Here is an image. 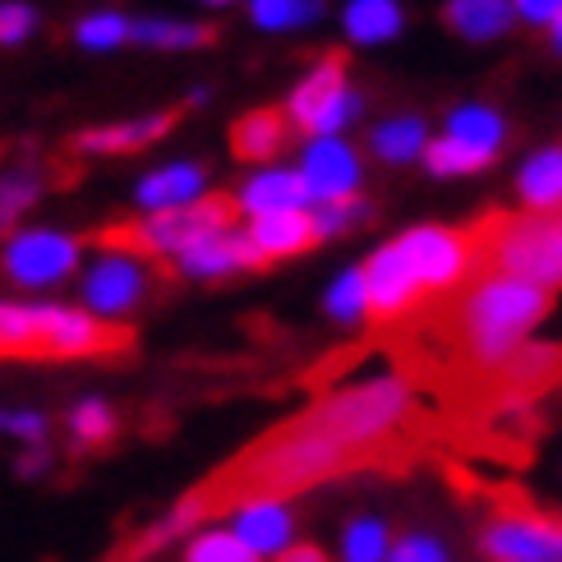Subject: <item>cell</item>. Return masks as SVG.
I'll return each mask as SVG.
<instances>
[{"label": "cell", "mask_w": 562, "mask_h": 562, "mask_svg": "<svg viewBox=\"0 0 562 562\" xmlns=\"http://www.w3.org/2000/svg\"><path fill=\"white\" fill-rule=\"evenodd\" d=\"M350 471H369V461L356 448H346L337 434H327L310 411H300L286 425L268 429L259 442H249V448L231 465H222L207 484H199L194 498L207 512V521H217L236 503H249V498L286 503L291 494L318 488L327 480H341Z\"/></svg>", "instance_id": "obj_1"}, {"label": "cell", "mask_w": 562, "mask_h": 562, "mask_svg": "<svg viewBox=\"0 0 562 562\" xmlns=\"http://www.w3.org/2000/svg\"><path fill=\"white\" fill-rule=\"evenodd\" d=\"M471 231L475 272L521 277L540 291H562V207L553 213H488Z\"/></svg>", "instance_id": "obj_2"}, {"label": "cell", "mask_w": 562, "mask_h": 562, "mask_svg": "<svg viewBox=\"0 0 562 562\" xmlns=\"http://www.w3.org/2000/svg\"><path fill=\"white\" fill-rule=\"evenodd\" d=\"M236 199L231 194H203L194 203H184V207H167V213H148V217H138V222H125V226H111L102 231V240L98 245H111V249H130L138 254V259H176L180 249H190L194 240L203 236H213V231H226V226H236Z\"/></svg>", "instance_id": "obj_3"}, {"label": "cell", "mask_w": 562, "mask_h": 562, "mask_svg": "<svg viewBox=\"0 0 562 562\" xmlns=\"http://www.w3.org/2000/svg\"><path fill=\"white\" fill-rule=\"evenodd\" d=\"M130 327L88 314L83 304L29 300V360H102L130 350Z\"/></svg>", "instance_id": "obj_4"}, {"label": "cell", "mask_w": 562, "mask_h": 562, "mask_svg": "<svg viewBox=\"0 0 562 562\" xmlns=\"http://www.w3.org/2000/svg\"><path fill=\"white\" fill-rule=\"evenodd\" d=\"M480 553L484 562H562V517L503 494L480 535Z\"/></svg>", "instance_id": "obj_5"}, {"label": "cell", "mask_w": 562, "mask_h": 562, "mask_svg": "<svg viewBox=\"0 0 562 562\" xmlns=\"http://www.w3.org/2000/svg\"><path fill=\"white\" fill-rule=\"evenodd\" d=\"M153 281L157 277H153L148 259H138L130 249L102 245L98 259L79 268V304L106 323H125L130 314H138L153 300Z\"/></svg>", "instance_id": "obj_6"}, {"label": "cell", "mask_w": 562, "mask_h": 562, "mask_svg": "<svg viewBox=\"0 0 562 562\" xmlns=\"http://www.w3.org/2000/svg\"><path fill=\"white\" fill-rule=\"evenodd\" d=\"M83 268V245L56 226H19L0 249V272L19 291H52Z\"/></svg>", "instance_id": "obj_7"}, {"label": "cell", "mask_w": 562, "mask_h": 562, "mask_svg": "<svg viewBox=\"0 0 562 562\" xmlns=\"http://www.w3.org/2000/svg\"><path fill=\"white\" fill-rule=\"evenodd\" d=\"M406 263L419 281V291L429 300L457 291L465 277H475V249L471 231H448V226H415L406 236H396Z\"/></svg>", "instance_id": "obj_8"}, {"label": "cell", "mask_w": 562, "mask_h": 562, "mask_svg": "<svg viewBox=\"0 0 562 562\" xmlns=\"http://www.w3.org/2000/svg\"><path fill=\"white\" fill-rule=\"evenodd\" d=\"M360 115V92H350L346 83V60L337 52H327L304 83L291 92L286 121L310 130V134H337L341 125H350Z\"/></svg>", "instance_id": "obj_9"}, {"label": "cell", "mask_w": 562, "mask_h": 562, "mask_svg": "<svg viewBox=\"0 0 562 562\" xmlns=\"http://www.w3.org/2000/svg\"><path fill=\"white\" fill-rule=\"evenodd\" d=\"M360 281H364V314L369 318H379V323H396V318H406L411 310H419L429 295L419 291V281L406 263V254L402 245H383L373 259L360 268Z\"/></svg>", "instance_id": "obj_10"}, {"label": "cell", "mask_w": 562, "mask_h": 562, "mask_svg": "<svg viewBox=\"0 0 562 562\" xmlns=\"http://www.w3.org/2000/svg\"><path fill=\"white\" fill-rule=\"evenodd\" d=\"M300 180L310 190V203H337V199H356L360 190V157L350 144H341L337 134H318L310 153H304Z\"/></svg>", "instance_id": "obj_11"}, {"label": "cell", "mask_w": 562, "mask_h": 562, "mask_svg": "<svg viewBox=\"0 0 562 562\" xmlns=\"http://www.w3.org/2000/svg\"><path fill=\"white\" fill-rule=\"evenodd\" d=\"M171 263H176L180 277H194V281H217V277H236V272L263 268V259L254 254L249 236H245V231H236V226L213 231V236L194 240L190 249H180Z\"/></svg>", "instance_id": "obj_12"}, {"label": "cell", "mask_w": 562, "mask_h": 562, "mask_svg": "<svg viewBox=\"0 0 562 562\" xmlns=\"http://www.w3.org/2000/svg\"><path fill=\"white\" fill-rule=\"evenodd\" d=\"M180 121V111H153L138 121H115V125H92L75 138V153L88 157H125V153H144L157 138H167Z\"/></svg>", "instance_id": "obj_13"}, {"label": "cell", "mask_w": 562, "mask_h": 562, "mask_svg": "<svg viewBox=\"0 0 562 562\" xmlns=\"http://www.w3.org/2000/svg\"><path fill=\"white\" fill-rule=\"evenodd\" d=\"M231 517V530L240 535V540L259 553V558H277L295 540V517L291 507L281 498H249V503H236L226 512Z\"/></svg>", "instance_id": "obj_14"}, {"label": "cell", "mask_w": 562, "mask_h": 562, "mask_svg": "<svg viewBox=\"0 0 562 562\" xmlns=\"http://www.w3.org/2000/svg\"><path fill=\"white\" fill-rule=\"evenodd\" d=\"M249 245L263 263L277 259H295V254L318 245V226L310 207H291V213H268V217H249Z\"/></svg>", "instance_id": "obj_15"}, {"label": "cell", "mask_w": 562, "mask_h": 562, "mask_svg": "<svg viewBox=\"0 0 562 562\" xmlns=\"http://www.w3.org/2000/svg\"><path fill=\"white\" fill-rule=\"evenodd\" d=\"M203 190H207V171L199 161H171V167H157L138 180L134 199L144 213H167V207H184L203 199Z\"/></svg>", "instance_id": "obj_16"}, {"label": "cell", "mask_w": 562, "mask_h": 562, "mask_svg": "<svg viewBox=\"0 0 562 562\" xmlns=\"http://www.w3.org/2000/svg\"><path fill=\"white\" fill-rule=\"evenodd\" d=\"M236 213L245 217H268V213H291V207H310V190H304L300 171H259L240 184Z\"/></svg>", "instance_id": "obj_17"}, {"label": "cell", "mask_w": 562, "mask_h": 562, "mask_svg": "<svg viewBox=\"0 0 562 562\" xmlns=\"http://www.w3.org/2000/svg\"><path fill=\"white\" fill-rule=\"evenodd\" d=\"M286 138H291L286 111L259 106V111H249L231 125V153H236L240 161H272L281 148H286Z\"/></svg>", "instance_id": "obj_18"}, {"label": "cell", "mask_w": 562, "mask_h": 562, "mask_svg": "<svg viewBox=\"0 0 562 562\" xmlns=\"http://www.w3.org/2000/svg\"><path fill=\"white\" fill-rule=\"evenodd\" d=\"M46 184L52 180H46V171L37 167V161H19V167L0 171V236L19 231V222L42 203Z\"/></svg>", "instance_id": "obj_19"}, {"label": "cell", "mask_w": 562, "mask_h": 562, "mask_svg": "<svg viewBox=\"0 0 562 562\" xmlns=\"http://www.w3.org/2000/svg\"><path fill=\"white\" fill-rule=\"evenodd\" d=\"M448 29L461 33L465 42H494L512 23V0H448Z\"/></svg>", "instance_id": "obj_20"}, {"label": "cell", "mask_w": 562, "mask_h": 562, "mask_svg": "<svg viewBox=\"0 0 562 562\" xmlns=\"http://www.w3.org/2000/svg\"><path fill=\"white\" fill-rule=\"evenodd\" d=\"M517 190H521L526 213H553V207H562V148L535 153L521 167Z\"/></svg>", "instance_id": "obj_21"}, {"label": "cell", "mask_w": 562, "mask_h": 562, "mask_svg": "<svg viewBox=\"0 0 562 562\" xmlns=\"http://www.w3.org/2000/svg\"><path fill=\"white\" fill-rule=\"evenodd\" d=\"M121 429V419H115V406L102 402V396H79L75 406L65 415V434L75 442L79 452H92V448H106Z\"/></svg>", "instance_id": "obj_22"}, {"label": "cell", "mask_w": 562, "mask_h": 562, "mask_svg": "<svg viewBox=\"0 0 562 562\" xmlns=\"http://www.w3.org/2000/svg\"><path fill=\"white\" fill-rule=\"evenodd\" d=\"M217 29L207 23H184V19H130V42L157 46V52H199L213 42Z\"/></svg>", "instance_id": "obj_23"}, {"label": "cell", "mask_w": 562, "mask_h": 562, "mask_svg": "<svg viewBox=\"0 0 562 562\" xmlns=\"http://www.w3.org/2000/svg\"><path fill=\"white\" fill-rule=\"evenodd\" d=\"M448 138H457V144L475 148V153H484L488 161H494L503 138H507V125H503V115L494 106H461L448 121Z\"/></svg>", "instance_id": "obj_24"}, {"label": "cell", "mask_w": 562, "mask_h": 562, "mask_svg": "<svg viewBox=\"0 0 562 562\" xmlns=\"http://www.w3.org/2000/svg\"><path fill=\"white\" fill-rule=\"evenodd\" d=\"M425 144H429L425 121H415V115H392V121H383L379 130L369 134L373 157L392 161V167H402V161H415L419 153H425Z\"/></svg>", "instance_id": "obj_25"}, {"label": "cell", "mask_w": 562, "mask_h": 562, "mask_svg": "<svg viewBox=\"0 0 562 562\" xmlns=\"http://www.w3.org/2000/svg\"><path fill=\"white\" fill-rule=\"evenodd\" d=\"M180 562H263V558L254 553L231 526H213V521H207L203 530H194L190 540H184Z\"/></svg>", "instance_id": "obj_26"}, {"label": "cell", "mask_w": 562, "mask_h": 562, "mask_svg": "<svg viewBox=\"0 0 562 562\" xmlns=\"http://www.w3.org/2000/svg\"><path fill=\"white\" fill-rule=\"evenodd\" d=\"M346 33L350 42H387L402 33V5L396 0H350L346 5Z\"/></svg>", "instance_id": "obj_27"}, {"label": "cell", "mask_w": 562, "mask_h": 562, "mask_svg": "<svg viewBox=\"0 0 562 562\" xmlns=\"http://www.w3.org/2000/svg\"><path fill=\"white\" fill-rule=\"evenodd\" d=\"M392 535L379 517H356L341 530V562H387Z\"/></svg>", "instance_id": "obj_28"}, {"label": "cell", "mask_w": 562, "mask_h": 562, "mask_svg": "<svg viewBox=\"0 0 562 562\" xmlns=\"http://www.w3.org/2000/svg\"><path fill=\"white\" fill-rule=\"evenodd\" d=\"M249 14L268 33H286L300 23H314L323 14V0H249Z\"/></svg>", "instance_id": "obj_29"}, {"label": "cell", "mask_w": 562, "mask_h": 562, "mask_svg": "<svg viewBox=\"0 0 562 562\" xmlns=\"http://www.w3.org/2000/svg\"><path fill=\"white\" fill-rule=\"evenodd\" d=\"M75 42L83 52H115V46L130 42V19L115 14V10H98L75 23Z\"/></svg>", "instance_id": "obj_30"}, {"label": "cell", "mask_w": 562, "mask_h": 562, "mask_svg": "<svg viewBox=\"0 0 562 562\" xmlns=\"http://www.w3.org/2000/svg\"><path fill=\"white\" fill-rule=\"evenodd\" d=\"M425 167L434 176H471V171H484L488 167V157L442 134V138H434V144H425Z\"/></svg>", "instance_id": "obj_31"}, {"label": "cell", "mask_w": 562, "mask_h": 562, "mask_svg": "<svg viewBox=\"0 0 562 562\" xmlns=\"http://www.w3.org/2000/svg\"><path fill=\"white\" fill-rule=\"evenodd\" d=\"M0 438L19 442V448H42L52 438V415L37 406H0Z\"/></svg>", "instance_id": "obj_32"}, {"label": "cell", "mask_w": 562, "mask_h": 562, "mask_svg": "<svg viewBox=\"0 0 562 562\" xmlns=\"http://www.w3.org/2000/svg\"><path fill=\"white\" fill-rule=\"evenodd\" d=\"M327 314H333L337 323H360L364 318V281H360V268L333 281V291H327Z\"/></svg>", "instance_id": "obj_33"}, {"label": "cell", "mask_w": 562, "mask_h": 562, "mask_svg": "<svg viewBox=\"0 0 562 562\" xmlns=\"http://www.w3.org/2000/svg\"><path fill=\"white\" fill-rule=\"evenodd\" d=\"M387 562H452V553L442 549V540H434V535L411 530L387 544Z\"/></svg>", "instance_id": "obj_34"}, {"label": "cell", "mask_w": 562, "mask_h": 562, "mask_svg": "<svg viewBox=\"0 0 562 562\" xmlns=\"http://www.w3.org/2000/svg\"><path fill=\"white\" fill-rule=\"evenodd\" d=\"M37 33V10L23 0H0V46H19Z\"/></svg>", "instance_id": "obj_35"}, {"label": "cell", "mask_w": 562, "mask_h": 562, "mask_svg": "<svg viewBox=\"0 0 562 562\" xmlns=\"http://www.w3.org/2000/svg\"><path fill=\"white\" fill-rule=\"evenodd\" d=\"M52 465H56V452L46 448H19V457H14V475L19 480H42V475H52Z\"/></svg>", "instance_id": "obj_36"}, {"label": "cell", "mask_w": 562, "mask_h": 562, "mask_svg": "<svg viewBox=\"0 0 562 562\" xmlns=\"http://www.w3.org/2000/svg\"><path fill=\"white\" fill-rule=\"evenodd\" d=\"M562 10V0H512V14H521L526 23H553Z\"/></svg>", "instance_id": "obj_37"}, {"label": "cell", "mask_w": 562, "mask_h": 562, "mask_svg": "<svg viewBox=\"0 0 562 562\" xmlns=\"http://www.w3.org/2000/svg\"><path fill=\"white\" fill-rule=\"evenodd\" d=\"M272 562H333V558H327L318 544H286Z\"/></svg>", "instance_id": "obj_38"}, {"label": "cell", "mask_w": 562, "mask_h": 562, "mask_svg": "<svg viewBox=\"0 0 562 562\" xmlns=\"http://www.w3.org/2000/svg\"><path fill=\"white\" fill-rule=\"evenodd\" d=\"M549 29H553V46H558V52H562V10L553 14V23H549Z\"/></svg>", "instance_id": "obj_39"}, {"label": "cell", "mask_w": 562, "mask_h": 562, "mask_svg": "<svg viewBox=\"0 0 562 562\" xmlns=\"http://www.w3.org/2000/svg\"><path fill=\"white\" fill-rule=\"evenodd\" d=\"M207 5H226V0H207Z\"/></svg>", "instance_id": "obj_40"}]
</instances>
